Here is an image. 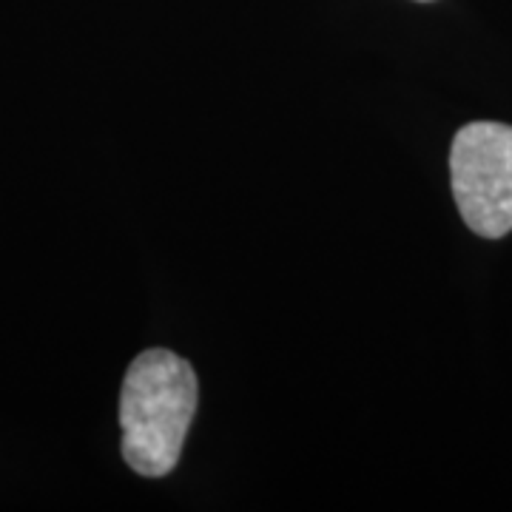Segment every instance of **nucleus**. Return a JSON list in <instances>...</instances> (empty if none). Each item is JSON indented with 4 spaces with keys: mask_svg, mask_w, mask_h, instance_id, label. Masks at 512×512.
I'll return each mask as SVG.
<instances>
[{
    "mask_svg": "<svg viewBox=\"0 0 512 512\" xmlns=\"http://www.w3.org/2000/svg\"><path fill=\"white\" fill-rule=\"evenodd\" d=\"M197 373L171 350H146L128 365L120 390L123 458L146 478L168 476L197 413Z\"/></svg>",
    "mask_w": 512,
    "mask_h": 512,
    "instance_id": "obj_1",
    "label": "nucleus"
},
{
    "mask_svg": "<svg viewBox=\"0 0 512 512\" xmlns=\"http://www.w3.org/2000/svg\"><path fill=\"white\" fill-rule=\"evenodd\" d=\"M450 174L458 211L478 237L512 231V126L470 123L450 148Z\"/></svg>",
    "mask_w": 512,
    "mask_h": 512,
    "instance_id": "obj_2",
    "label": "nucleus"
}]
</instances>
